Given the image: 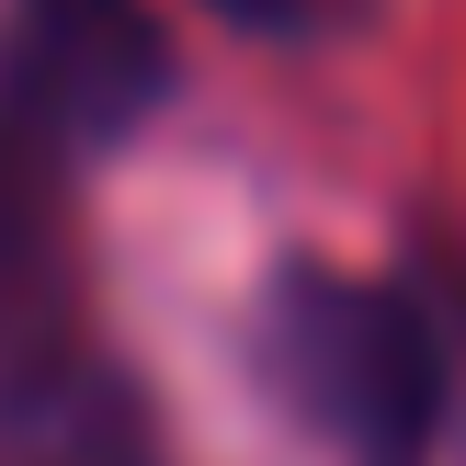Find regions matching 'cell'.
Instances as JSON below:
<instances>
[{
	"mask_svg": "<svg viewBox=\"0 0 466 466\" xmlns=\"http://www.w3.org/2000/svg\"><path fill=\"white\" fill-rule=\"evenodd\" d=\"M262 376L319 444L353 466H421L432 421H444V341L399 285L296 262L262 308Z\"/></svg>",
	"mask_w": 466,
	"mask_h": 466,
	"instance_id": "obj_1",
	"label": "cell"
},
{
	"mask_svg": "<svg viewBox=\"0 0 466 466\" xmlns=\"http://www.w3.org/2000/svg\"><path fill=\"white\" fill-rule=\"evenodd\" d=\"M159 91H171V46L148 0H12L0 23V114L68 159L114 148Z\"/></svg>",
	"mask_w": 466,
	"mask_h": 466,
	"instance_id": "obj_2",
	"label": "cell"
},
{
	"mask_svg": "<svg viewBox=\"0 0 466 466\" xmlns=\"http://www.w3.org/2000/svg\"><path fill=\"white\" fill-rule=\"evenodd\" d=\"M68 341V148L0 114V376Z\"/></svg>",
	"mask_w": 466,
	"mask_h": 466,
	"instance_id": "obj_3",
	"label": "cell"
},
{
	"mask_svg": "<svg viewBox=\"0 0 466 466\" xmlns=\"http://www.w3.org/2000/svg\"><path fill=\"white\" fill-rule=\"evenodd\" d=\"M205 12L250 23V35H341V23H353L364 0H205Z\"/></svg>",
	"mask_w": 466,
	"mask_h": 466,
	"instance_id": "obj_4",
	"label": "cell"
}]
</instances>
